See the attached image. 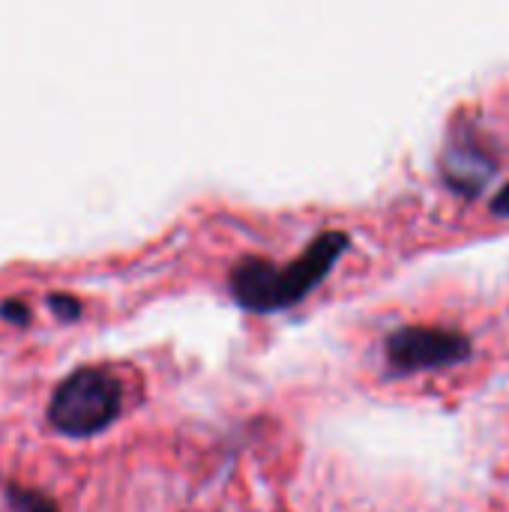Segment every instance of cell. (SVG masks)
I'll return each mask as SVG.
<instances>
[{
    "label": "cell",
    "mask_w": 509,
    "mask_h": 512,
    "mask_svg": "<svg viewBox=\"0 0 509 512\" xmlns=\"http://www.w3.org/2000/svg\"><path fill=\"white\" fill-rule=\"evenodd\" d=\"M348 246L351 237L345 231H324L285 267L255 255L240 258L228 273L231 297L249 312H279L297 306L330 276Z\"/></svg>",
    "instance_id": "cell-1"
},
{
    "label": "cell",
    "mask_w": 509,
    "mask_h": 512,
    "mask_svg": "<svg viewBox=\"0 0 509 512\" xmlns=\"http://www.w3.org/2000/svg\"><path fill=\"white\" fill-rule=\"evenodd\" d=\"M387 366L396 375L462 366L474 357V339L444 327H399L384 339Z\"/></svg>",
    "instance_id": "cell-3"
},
{
    "label": "cell",
    "mask_w": 509,
    "mask_h": 512,
    "mask_svg": "<svg viewBox=\"0 0 509 512\" xmlns=\"http://www.w3.org/2000/svg\"><path fill=\"white\" fill-rule=\"evenodd\" d=\"M51 312H57L63 321H75L81 315V300H75L72 294H51L48 297Z\"/></svg>",
    "instance_id": "cell-7"
},
{
    "label": "cell",
    "mask_w": 509,
    "mask_h": 512,
    "mask_svg": "<svg viewBox=\"0 0 509 512\" xmlns=\"http://www.w3.org/2000/svg\"><path fill=\"white\" fill-rule=\"evenodd\" d=\"M489 210H492V216H498V219H509V183L492 198Z\"/></svg>",
    "instance_id": "cell-8"
},
{
    "label": "cell",
    "mask_w": 509,
    "mask_h": 512,
    "mask_svg": "<svg viewBox=\"0 0 509 512\" xmlns=\"http://www.w3.org/2000/svg\"><path fill=\"white\" fill-rule=\"evenodd\" d=\"M0 318L3 321H9V324H18V327H24V324H30V306L24 303V300H18V297H9V300H3L0 303Z\"/></svg>",
    "instance_id": "cell-6"
},
{
    "label": "cell",
    "mask_w": 509,
    "mask_h": 512,
    "mask_svg": "<svg viewBox=\"0 0 509 512\" xmlns=\"http://www.w3.org/2000/svg\"><path fill=\"white\" fill-rule=\"evenodd\" d=\"M123 411V384L102 366H81L66 375L51 402L48 423L69 438H90L105 432Z\"/></svg>",
    "instance_id": "cell-2"
},
{
    "label": "cell",
    "mask_w": 509,
    "mask_h": 512,
    "mask_svg": "<svg viewBox=\"0 0 509 512\" xmlns=\"http://www.w3.org/2000/svg\"><path fill=\"white\" fill-rule=\"evenodd\" d=\"M6 498H9V504H12L15 512H60V507L48 495H42L36 489H27V486L9 483L6 486Z\"/></svg>",
    "instance_id": "cell-5"
},
{
    "label": "cell",
    "mask_w": 509,
    "mask_h": 512,
    "mask_svg": "<svg viewBox=\"0 0 509 512\" xmlns=\"http://www.w3.org/2000/svg\"><path fill=\"white\" fill-rule=\"evenodd\" d=\"M441 174L444 183L465 198H477L498 174V156L492 153L489 141L480 138L474 123L459 120L453 126L441 156Z\"/></svg>",
    "instance_id": "cell-4"
}]
</instances>
